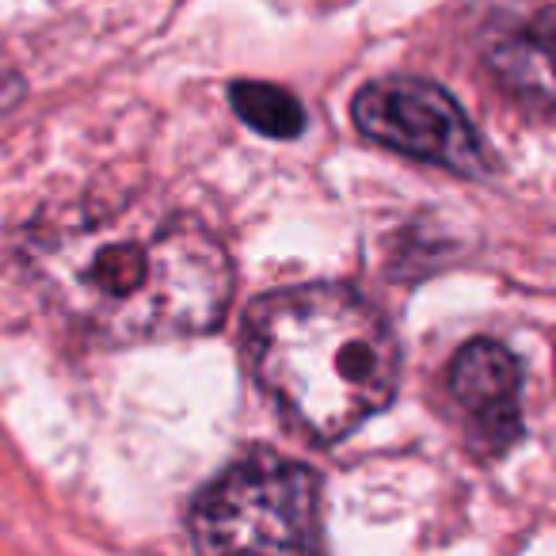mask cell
Here are the masks:
<instances>
[{"label":"cell","mask_w":556,"mask_h":556,"mask_svg":"<svg viewBox=\"0 0 556 556\" xmlns=\"http://www.w3.org/2000/svg\"><path fill=\"white\" fill-rule=\"evenodd\" d=\"M450 396L469 439L484 454H507L522 439V370L495 340H472L450 363Z\"/></svg>","instance_id":"obj_5"},{"label":"cell","mask_w":556,"mask_h":556,"mask_svg":"<svg viewBox=\"0 0 556 556\" xmlns=\"http://www.w3.org/2000/svg\"><path fill=\"white\" fill-rule=\"evenodd\" d=\"M191 541L199 556H317V472L278 454L229 465L194 495Z\"/></svg>","instance_id":"obj_3"},{"label":"cell","mask_w":556,"mask_h":556,"mask_svg":"<svg viewBox=\"0 0 556 556\" xmlns=\"http://www.w3.org/2000/svg\"><path fill=\"white\" fill-rule=\"evenodd\" d=\"M495 85L530 111H556V9H545L488 50Z\"/></svg>","instance_id":"obj_6"},{"label":"cell","mask_w":556,"mask_h":556,"mask_svg":"<svg viewBox=\"0 0 556 556\" xmlns=\"http://www.w3.org/2000/svg\"><path fill=\"white\" fill-rule=\"evenodd\" d=\"M27 263L58 317L108 348L202 336L232 298V260L199 217L134 202L35 225Z\"/></svg>","instance_id":"obj_1"},{"label":"cell","mask_w":556,"mask_h":556,"mask_svg":"<svg viewBox=\"0 0 556 556\" xmlns=\"http://www.w3.org/2000/svg\"><path fill=\"white\" fill-rule=\"evenodd\" d=\"M351 115L366 138L386 149L462 176L488 172V149L477 126L442 85L419 77L374 80L355 96Z\"/></svg>","instance_id":"obj_4"},{"label":"cell","mask_w":556,"mask_h":556,"mask_svg":"<svg viewBox=\"0 0 556 556\" xmlns=\"http://www.w3.org/2000/svg\"><path fill=\"white\" fill-rule=\"evenodd\" d=\"M244 340L263 393L317 442L351 434L396 393L393 332L348 287H290L260 298L248 309Z\"/></svg>","instance_id":"obj_2"},{"label":"cell","mask_w":556,"mask_h":556,"mask_svg":"<svg viewBox=\"0 0 556 556\" xmlns=\"http://www.w3.org/2000/svg\"><path fill=\"white\" fill-rule=\"evenodd\" d=\"M232 111L263 138H298L305 130V108L294 92L263 80H237L229 88Z\"/></svg>","instance_id":"obj_7"}]
</instances>
